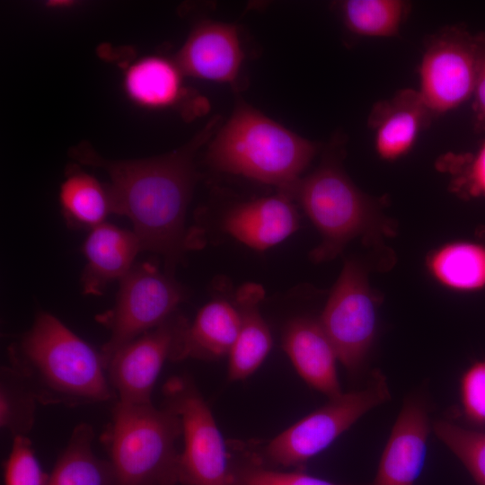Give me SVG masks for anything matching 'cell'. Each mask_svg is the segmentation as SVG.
I'll use <instances>...</instances> for the list:
<instances>
[{
	"instance_id": "cell-30",
	"label": "cell",
	"mask_w": 485,
	"mask_h": 485,
	"mask_svg": "<svg viewBox=\"0 0 485 485\" xmlns=\"http://www.w3.org/2000/svg\"><path fill=\"white\" fill-rule=\"evenodd\" d=\"M460 395L466 418L477 425H485V361L473 363L463 373Z\"/></svg>"
},
{
	"instance_id": "cell-6",
	"label": "cell",
	"mask_w": 485,
	"mask_h": 485,
	"mask_svg": "<svg viewBox=\"0 0 485 485\" xmlns=\"http://www.w3.org/2000/svg\"><path fill=\"white\" fill-rule=\"evenodd\" d=\"M119 282L114 306L96 317L110 332L100 350L106 366L117 350L174 314L185 295L171 273L148 261L135 264Z\"/></svg>"
},
{
	"instance_id": "cell-8",
	"label": "cell",
	"mask_w": 485,
	"mask_h": 485,
	"mask_svg": "<svg viewBox=\"0 0 485 485\" xmlns=\"http://www.w3.org/2000/svg\"><path fill=\"white\" fill-rule=\"evenodd\" d=\"M163 405L180 417L184 448L179 481L185 485H231V466L222 435L210 409L189 376H175L163 386Z\"/></svg>"
},
{
	"instance_id": "cell-25",
	"label": "cell",
	"mask_w": 485,
	"mask_h": 485,
	"mask_svg": "<svg viewBox=\"0 0 485 485\" xmlns=\"http://www.w3.org/2000/svg\"><path fill=\"white\" fill-rule=\"evenodd\" d=\"M38 401L26 381L10 366L0 369V427L13 437L27 436Z\"/></svg>"
},
{
	"instance_id": "cell-21",
	"label": "cell",
	"mask_w": 485,
	"mask_h": 485,
	"mask_svg": "<svg viewBox=\"0 0 485 485\" xmlns=\"http://www.w3.org/2000/svg\"><path fill=\"white\" fill-rule=\"evenodd\" d=\"M93 438L91 425L78 424L57 459L47 485H113L112 467L108 459L94 454Z\"/></svg>"
},
{
	"instance_id": "cell-4",
	"label": "cell",
	"mask_w": 485,
	"mask_h": 485,
	"mask_svg": "<svg viewBox=\"0 0 485 485\" xmlns=\"http://www.w3.org/2000/svg\"><path fill=\"white\" fill-rule=\"evenodd\" d=\"M182 435L179 415L163 405L117 401L101 436L114 474L113 485H175Z\"/></svg>"
},
{
	"instance_id": "cell-1",
	"label": "cell",
	"mask_w": 485,
	"mask_h": 485,
	"mask_svg": "<svg viewBox=\"0 0 485 485\" xmlns=\"http://www.w3.org/2000/svg\"><path fill=\"white\" fill-rule=\"evenodd\" d=\"M216 121H210L185 146L162 156L108 160L84 143L70 151L77 162L106 172L113 213L131 221L142 250L161 254L169 273L190 242L185 216L197 179L195 152L211 137Z\"/></svg>"
},
{
	"instance_id": "cell-13",
	"label": "cell",
	"mask_w": 485,
	"mask_h": 485,
	"mask_svg": "<svg viewBox=\"0 0 485 485\" xmlns=\"http://www.w3.org/2000/svg\"><path fill=\"white\" fill-rule=\"evenodd\" d=\"M434 116L418 90L407 88L375 103L367 125L379 157L395 161L407 154Z\"/></svg>"
},
{
	"instance_id": "cell-29",
	"label": "cell",
	"mask_w": 485,
	"mask_h": 485,
	"mask_svg": "<svg viewBox=\"0 0 485 485\" xmlns=\"http://www.w3.org/2000/svg\"><path fill=\"white\" fill-rule=\"evenodd\" d=\"M231 485H336L329 481L300 472L273 471L253 464L231 467Z\"/></svg>"
},
{
	"instance_id": "cell-16",
	"label": "cell",
	"mask_w": 485,
	"mask_h": 485,
	"mask_svg": "<svg viewBox=\"0 0 485 485\" xmlns=\"http://www.w3.org/2000/svg\"><path fill=\"white\" fill-rule=\"evenodd\" d=\"M283 347L299 375L330 399L340 395L336 351L320 322L297 318L287 326Z\"/></svg>"
},
{
	"instance_id": "cell-11",
	"label": "cell",
	"mask_w": 485,
	"mask_h": 485,
	"mask_svg": "<svg viewBox=\"0 0 485 485\" xmlns=\"http://www.w3.org/2000/svg\"><path fill=\"white\" fill-rule=\"evenodd\" d=\"M189 323L175 313L111 356L106 371L117 401L152 402V391L165 361L184 359L183 340Z\"/></svg>"
},
{
	"instance_id": "cell-2",
	"label": "cell",
	"mask_w": 485,
	"mask_h": 485,
	"mask_svg": "<svg viewBox=\"0 0 485 485\" xmlns=\"http://www.w3.org/2000/svg\"><path fill=\"white\" fill-rule=\"evenodd\" d=\"M9 366L29 384L38 403L77 407L115 396L101 353L48 312L7 349Z\"/></svg>"
},
{
	"instance_id": "cell-9",
	"label": "cell",
	"mask_w": 485,
	"mask_h": 485,
	"mask_svg": "<svg viewBox=\"0 0 485 485\" xmlns=\"http://www.w3.org/2000/svg\"><path fill=\"white\" fill-rule=\"evenodd\" d=\"M477 65L476 34L446 26L426 44L419 68V93L434 118L472 97Z\"/></svg>"
},
{
	"instance_id": "cell-12",
	"label": "cell",
	"mask_w": 485,
	"mask_h": 485,
	"mask_svg": "<svg viewBox=\"0 0 485 485\" xmlns=\"http://www.w3.org/2000/svg\"><path fill=\"white\" fill-rule=\"evenodd\" d=\"M430 430L423 401L410 398L393 424L373 485H416L424 465Z\"/></svg>"
},
{
	"instance_id": "cell-15",
	"label": "cell",
	"mask_w": 485,
	"mask_h": 485,
	"mask_svg": "<svg viewBox=\"0 0 485 485\" xmlns=\"http://www.w3.org/2000/svg\"><path fill=\"white\" fill-rule=\"evenodd\" d=\"M143 251L133 231L103 223L90 230L83 246L86 263L81 276L84 294L98 295L114 280L122 279Z\"/></svg>"
},
{
	"instance_id": "cell-3",
	"label": "cell",
	"mask_w": 485,
	"mask_h": 485,
	"mask_svg": "<svg viewBox=\"0 0 485 485\" xmlns=\"http://www.w3.org/2000/svg\"><path fill=\"white\" fill-rule=\"evenodd\" d=\"M315 152L310 140L240 104L209 144L207 161L214 169L277 186L289 196Z\"/></svg>"
},
{
	"instance_id": "cell-23",
	"label": "cell",
	"mask_w": 485,
	"mask_h": 485,
	"mask_svg": "<svg viewBox=\"0 0 485 485\" xmlns=\"http://www.w3.org/2000/svg\"><path fill=\"white\" fill-rule=\"evenodd\" d=\"M59 202L66 221L90 230L103 223L113 213L108 187L93 176L73 169L60 185Z\"/></svg>"
},
{
	"instance_id": "cell-22",
	"label": "cell",
	"mask_w": 485,
	"mask_h": 485,
	"mask_svg": "<svg viewBox=\"0 0 485 485\" xmlns=\"http://www.w3.org/2000/svg\"><path fill=\"white\" fill-rule=\"evenodd\" d=\"M431 275L443 286L457 291L485 287V246L471 242L447 243L428 260Z\"/></svg>"
},
{
	"instance_id": "cell-27",
	"label": "cell",
	"mask_w": 485,
	"mask_h": 485,
	"mask_svg": "<svg viewBox=\"0 0 485 485\" xmlns=\"http://www.w3.org/2000/svg\"><path fill=\"white\" fill-rule=\"evenodd\" d=\"M440 163L454 176L456 193L466 198L485 197V141L474 153L449 154Z\"/></svg>"
},
{
	"instance_id": "cell-17",
	"label": "cell",
	"mask_w": 485,
	"mask_h": 485,
	"mask_svg": "<svg viewBox=\"0 0 485 485\" xmlns=\"http://www.w3.org/2000/svg\"><path fill=\"white\" fill-rule=\"evenodd\" d=\"M284 192L234 207L224 227L233 237L258 251L267 250L291 235L298 227L297 212Z\"/></svg>"
},
{
	"instance_id": "cell-14",
	"label": "cell",
	"mask_w": 485,
	"mask_h": 485,
	"mask_svg": "<svg viewBox=\"0 0 485 485\" xmlns=\"http://www.w3.org/2000/svg\"><path fill=\"white\" fill-rule=\"evenodd\" d=\"M242 60L236 28L217 22H204L197 26L177 57L182 73L218 83H233Z\"/></svg>"
},
{
	"instance_id": "cell-20",
	"label": "cell",
	"mask_w": 485,
	"mask_h": 485,
	"mask_svg": "<svg viewBox=\"0 0 485 485\" xmlns=\"http://www.w3.org/2000/svg\"><path fill=\"white\" fill-rule=\"evenodd\" d=\"M181 73L177 63L162 57H146L126 69L124 90L139 106L167 108L176 104L183 94Z\"/></svg>"
},
{
	"instance_id": "cell-24",
	"label": "cell",
	"mask_w": 485,
	"mask_h": 485,
	"mask_svg": "<svg viewBox=\"0 0 485 485\" xmlns=\"http://www.w3.org/2000/svg\"><path fill=\"white\" fill-rule=\"evenodd\" d=\"M410 11V4L401 0H347L340 4L346 27L364 37L396 36Z\"/></svg>"
},
{
	"instance_id": "cell-10",
	"label": "cell",
	"mask_w": 485,
	"mask_h": 485,
	"mask_svg": "<svg viewBox=\"0 0 485 485\" xmlns=\"http://www.w3.org/2000/svg\"><path fill=\"white\" fill-rule=\"evenodd\" d=\"M319 322L338 360L348 370H357L375 339L376 305L366 272L357 262H345Z\"/></svg>"
},
{
	"instance_id": "cell-5",
	"label": "cell",
	"mask_w": 485,
	"mask_h": 485,
	"mask_svg": "<svg viewBox=\"0 0 485 485\" xmlns=\"http://www.w3.org/2000/svg\"><path fill=\"white\" fill-rule=\"evenodd\" d=\"M296 197L322 234V243L313 256L322 260L335 256L355 237L373 227L375 208L334 163H325L298 182L289 197Z\"/></svg>"
},
{
	"instance_id": "cell-26",
	"label": "cell",
	"mask_w": 485,
	"mask_h": 485,
	"mask_svg": "<svg viewBox=\"0 0 485 485\" xmlns=\"http://www.w3.org/2000/svg\"><path fill=\"white\" fill-rule=\"evenodd\" d=\"M433 430L464 465L476 485H485V432L441 419L433 424Z\"/></svg>"
},
{
	"instance_id": "cell-19",
	"label": "cell",
	"mask_w": 485,
	"mask_h": 485,
	"mask_svg": "<svg viewBox=\"0 0 485 485\" xmlns=\"http://www.w3.org/2000/svg\"><path fill=\"white\" fill-rule=\"evenodd\" d=\"M241 316L237 307L223 299L205 304L184 334V357L216 358L229 354L238 335Z\"/></svg>"
},
{
	"instance_id": "cell-18",
	"label": "cell",
	"mask_w": 485,
	"mask_h": 485,
	"mask_svg": "<svg viewBox=\"0 0 485 485\" xmlns=\"http://www.w3.org/2000/svg\"><path fill=\"white\" fill-rule=\"evenodd\" d=\"M263 293L262 287L256 284L243 285L236 293L241 326L229 353L230 380H243L251 375L271 348V334L258 308Z\"/></svg>"
},
{
	"instance_id": "cell-31",
	"label": "cell",
	"mask_w": 485,
	"mask_h": 485,
	"mask_svg": "<svg viewBox=\"0 0 485 485\" xmlns=\"http://www.w3.org/2000/svg\"><path fill=\"white\" fill-rule=\"evenodd\" d=\"M477 65L472 93V125L475 133H485V31L476 33Z\"/></svg>"
},
{
	"instance_id": "cell-7",
	"label": "cell",
	"mask_w": 485,
	"mask_h": 485,
	"mask_svg": "<svg viewBox=\"0 0 485 485\" xmlns=\"http://www.w3.org/2000/svg\"><path fill=\"white\" fill-rule=\"evenodd\" d=\"M390 399L385 376L371 375L366 388L341 393L273 438L265 447L269 461L298 465L327 448L358 419Z\"/></svg>"
},
{
	"instance_id": "cell-28",
	"label": "cell",
	"mask_w": 485,
	"mask_h": 485,
	"mask_svg": "<svg viewBox=\"0 0 485 485\" xmlns=\"http://www.w3.org/2000/svg\"><path fill=\"white\" fill-rule=\"evenodd\" d=\"M49 473L38 461L27 436L13 437L9 455L4 463V485H47Z\"/></svg>"
}]
</instances>
